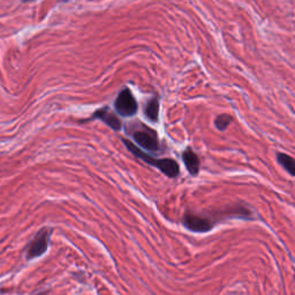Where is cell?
I'll use <instances>...</instances> for the list:
<instances>
[{
	"mask_svg": "<svg viewBox=\"0 0 295 295\" xmlns=\"http://www.w3.org/2000/svg\"><path fill=\"white\" fill-rule=\"evenodd\" d=\"M115 110L123 117H132L138 111V102L128 89L122 90L115 101Z\"/></svg>",
	"mask_w": 295,
	"mask_h": 295,
	"instance_id": "7a4b0ae2",
	"label": "cell"
},
{
	"mask_svg": "<svg viewBox=\"0 0 295 295\" xmlns=\"http://www.w3.org/2000/svg\"><path fill=\"white\" fill-rule=\"evenodd\" d=\"M134 140L136 141L140 147H142L145 150L149 151H157L159 148V143H158V138L156 133L150 128L143 126L140 131L134 132Z\"/></svg>",
	"mask_w": 295,
	"mask_h": 295,
	"instance_id": "3957f363",
	"label": "cell"
},
{
	"mask_svg": "<svg viewBox=\"0 0 295 295\" xmlns=\"http://www.w3.org/2000/svg\"><path fill=\"white\" fill-rule=\"evenodd\" d=\"M95 117L103 120L104 122H106L112 130L119 131L120 128H121V122H120L119 118L115 114L112 113L109 109H103L97 111L96 113H95Z\"/></svg>",
	"mask_w": 295,
	"mask_h": 295,
	"instance_id": "52a82bcc",
	"label": "cell"
},
{
	"mask_svg": "<svg viewBox=\"0 0 295 295\" xmlns=\"http://www.w3.org/2000/svg\"><path fill=\"white\" fill-rule=\"evenodd\" d=\"M277 159L290 176L295 177V159H293L290 156L286 155V153H278Z\"/></svg>",
	"mask_w": 295,
	"mask_h": 295,
	"instance_id": "ba28073f",
	"label": "cell"
},
{
	"mask_svg": "<svg viewBox=\"0 0 295 295\" xmlns=\"http://www.w3.org/2000/svg\"><path fill=\"white\" fill-rule=\"evenodd\" d=\"M184 224L188 230L193 232H207L214 226L210 219L195 214H186L184 217Z\"/></svg>",
	"mask_w": 295,
	"mask_h": 295,
	"instance_id": "277c9868",
	"label": "cell"
},
{
	"mask_svg": "<svg viewBox=\"0 0 295 295\" xmlns=\"http://www.w3.org/2000/svg\"><path fill=\"white\" fill-rule=\"evenodd\" d=\"M182 159H184V163L189 173L193 174V176H196L199 171V159L196 153H195L192 149H187V150L182 153Z\"/></svg>",
	"mask_w": 295,
	"mask_h": 295,
	"instance_id": "8992f818",
	"label": "cell"
},
{
	"mask_svg": "<svg viewBox=\"0 0 295 295\" xmlns=\"http://www.w3.org/2000/svg\"><path fill=\"white\" fill-rule=\"evenodd\" d=\"M49 246V232L47 230L40 231L28 248V259H36L47 251Z\"/></svg>",
	"mask_w": 295,
	"mask_h": 295,
	"instance_id": "5b68a950",
	"label": "cell"
},
{
	"mask_svg": "<svg viewBox=\"0 0 295 295\" xmlns=\"http://www.w3.org/2000/svg\"><path fill=\"white\" fill-rule=\"evenodd\" d=\"M231 121H232V118L230 117V115L222 114V115H218L217 119H216L215 124H216V127L218 128V130L224 131V130H226L228 124L231 123Z\"/></svg>",
	"mask_w": 295,
	"mask_h": 295,
	"instance_id": "30bf717a",
	"label": "cell"
},
{
	"mask_svg": "<svg viewBox=\"0 0 295 295\" xmlns=\"http://www.w3.org/2000/svg\"><path fill=\"white\" fill-rule=\"evenodd\" d=\"M158 114H159V103H158V99L157 98L151 99V101L148 103L147 107H145V115H147L151 121H157Z\"/></svg>",
	"mask_w": 295,
	"mask_h": 295,
	"instance_id": "9c48e42d",
	"label": "cell"
},
{
	"mask_svg": "<svg viewBox=\"0 0 295 295\" xmlns=\"http://www.w3.org/2000/svg\"><path fill=\"white\" fill-rule=\"evenodd\" d=\"M123 142H124V144L127 145L128 150L134 153L136 157L143 159L145 163H148L152 166H155V167H157V168H159L160 171L163 172L164 174H166L167 177L176 178L179 174V165L176 160L170 159V158H165V159H156V158H153L152 156L148 155L147 152H144V151L141 150V149L136 148L134 144L130 142V141L124 140Z\"/></svg>",
	"mask_w": 295,
	"mask_h": 295,
	"instance_id": "6da1fadb",
	"label": "cell"
}]
</instances>
